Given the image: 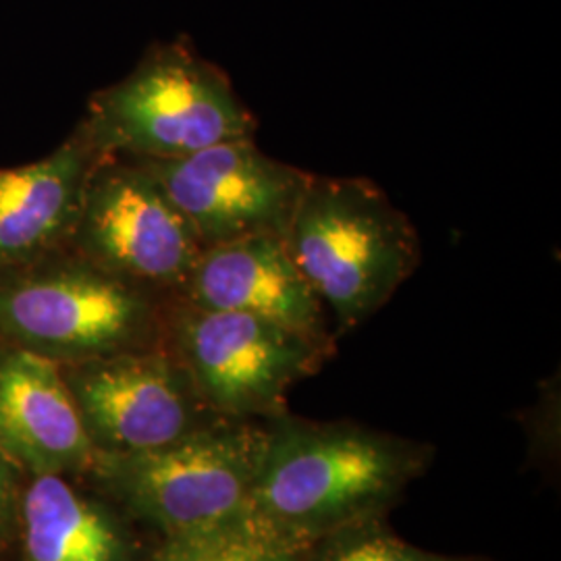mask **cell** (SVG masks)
Returning <instances> with one entry per match:
<instances>
[{
    "instance_id": "obj_1",
    "label": "cell",
    "mask_w": 561,
    "mask_h": 561,
    "mask_svg": "<svg viewBox=\"0 0 561 561\" xmlns=\"http://www.w3.org/2000/svg\"><path fill=\"white\" fill-rule=\"evenodd\" d=\"M283 240L341 331L373 317L422 261L416 227L364 178L310 173Z\"/></svg>"
},
{
    "instance_id": "obj_2",
    "label": "cell",
    "mask_w": 561,
    "mask_h": 561,
    "mask_svg": "<svg viewBox=\"0 0 561 561\" xmlns=\"http://www.w3.org/2000/svg\"><path fill=\"white\" fill-rule=\"evenodd\" d=\"M403 447L354 426L283 422L268 435L250 520L300 542L391 500L412 472Z\"/></svg>"
},
{
    "instance_id": "obj_3",
    "label": "cell",
    "mask_w": 561,
    "mask_h": 561,
    "mask_svg": "<svg viewBox=\"0 0 561 561\" xmlns=\"http://www.w3.org/2000/svg\"><path fill=\"white\" fill-rule=\"evenodd\" d=\"M92 131L101 150L173 161L254 138L256 117L219 67L175 42L154 48L127 80L102 94Z\"/></svg>"
},
{
    "instance_id": "obj_4",
    "label": "cell",
    "mask_w": 561,
    "mask_h": 561,
    "mask_svg": "<svg viewBox=\"0 0 561 561\" xmlns=\"http://www.w3.org/2000/svg\"><path fill=\"white\" fill-rule=\"evenodd\" d=\"M268 435L250 428L187 433L161 449L131 454L121 479L131 502L173 539L250 520Z\"/></svg>"
},
{
    "instance_id": "obj_5",
    "label": "cell",
    "mask_w": 561,
    "mask_h": 561,
    "mask_svg": "<svg viewBox=\"0 0 561 561\" xmlns=\"http://www.w3.org/2000/svg\"><path fill=\"white\" fill-rule=\"evenodd\" d=\"M180 345L196 391L233 419L280 414L287 391L333 350L254 314L192 304L180 319Z\"/></svg>"
},
{
    "instance_id": "obj_6",
    "label": "cell",
    "mask_w": 561,
    "mask_h": 561,
    "mask_svg": "<svg viewBox=\"0 0 561 561\" xmlns=\"http://www.w3.org/2000/svg\"><path fill=\"white\" fill-rule=\"evenodd\" d=\"M196 231L202 248L285 236L310 173L264 154L254 138L173 161H138Z\"/></svg>"
},
{
    "instance_id": "obj_7",
    "label": "cell",
    "mask_w": 561,
    "mask_h": 561,
    "mask_svg": "<svg viewBox=\"0 0 561 561\" xmlns=\"http://www.w3.org/2000/svg\"><path fill=\"white\" fill-rule=\"evenodd\" d=\"M81 243L96 266L134 285L185 289L202 243L140 162L101 169L81 202Z\"/></svg>"
},
{
    "instance_id": "obj_8",
    "label": "cell",
    "mask_w": 561,
    "mask_h": 561,
    "mask_svg": "<svg viewBox=\"0 0 561 561\" xmlns=\"http://www.w3.org/2000/svg\"><path fill=\"white\" fill-rule=\"evenodd\" d=\"M138 285L101 266L27 280L0 296V319L25 340L73 352H111L140 333Z\"/></svg>"
},
{
    "instance_id": "obj_9",
    "label": "cell",
    "mask_w": 561,
    "mask_h": 561,
    "mask_svg": "<svg viewBox=\"0 0 561 561\" xmlns=\"http://www.w3.org/2000/svg\"><path fill=\"white\" fill-rule=\"evenodd\" d=\"M183 298L208 310L245 312L331 345L324 308L283 236H254L204 248Z\"/></svg>"
},
{
    "instance_id": "obj_10",
    "label": "cell",
    "mask_w": 561,
    "mask_h": 561,
    "mask_svg": "<svg viewBox=\"0 0 561 561\" xmlns=\"http://www.w3.org/2000/svg\"><path fill=\"white\" fill-rule=\"evenodd\" d=\"M78 403L102 437L131 454L161 449L187 435L190 387L159 354H119L88 368Z\"/></svg>"
},
{
    "instance_id": "obj_11",
    "label": "cell",
    "mask_w": 561,
    "mask_h": 561,
    "mask_svg": "<svg viewBox=\"0 0 561 561\" xmlns=\"http://www.w3.org/2000/svg\"><path fill=\"white\" fill-rule=\"evenodd\" d=\"M0 439L44 470L90 460L80 403L55 362L32 352L0 360Z\"/></svg>"
},
{
    "instance_id": "obj_12",
    "label": "cell",
    "mask_w": 561,
    "mask_h": 561,
    "mask_svg": "<svg viewBox=\"0 0 561 561\" xmlns=\"http://www.w3.org/2000/svg\"><path fill=\"white\" fill-rule=\"evenodd\" d=\"M85 157L62 148L46 161L0 169V259L20 256L57 236L78 208Z\"/></svg>"
},
{
    "instance_id": "obj_13",
    "label": "cell",
    "mask_w": 561,
    "mask_h": 561,
    "mask_svg": "<svg viewBox=\"0 0 561 561\" xmlns=\"http://www.w3.org/2000/svg\"><path fill=\"white\" fill-rule=\"evenodd\" d=\"M27 561H117L119 535L96 507L60 481L44 474L23 502Z\"/></svg>"
},
{
    "instance_id": "obj_14",
    "label": "cell",
    "mask_w": 561,
    "mask_h": 561,
    "mask_svg": "<svg viewBox=\"0 0 561 561\" xmlns=\"http://www.w3.org/2000/svg\"><path fill=\"white\" fill-rule=\"evenodd\" d=\"M296 545L245 522L219 533L175 539L157 561H300Z\"/></svg>"
},
{
    "instance_id": "obj_15",
    "label": "cell",
    "mask_w": 561,
    "mask_h": 561,
    "mask_svg": "<svg viewBox=\"0 0 561 561\" xmlns=\"http://www.w3.org/2000/svg\"><path fill=\"white\" fill-rule=\"evenodd\" d=\"M324 561H456L426 553L382 533H364L337 542Z\"/></svg>"
},
{
    "instance_id": "obj_16",
    "label": "cell",
    "mask_w": 561,
    "mask_h": 561,
    "mask_svg": "<svg viewBox=\"0 0 561 561\" xmlns=\"http://www.w3.org/2000/svg\"><path fill=\"white\" fill-rule=\"evenodd\" d=\"M4 503H7V484H4V477H2V470H0V514L4 510Z\"/></svg>"
}]
</instances>
